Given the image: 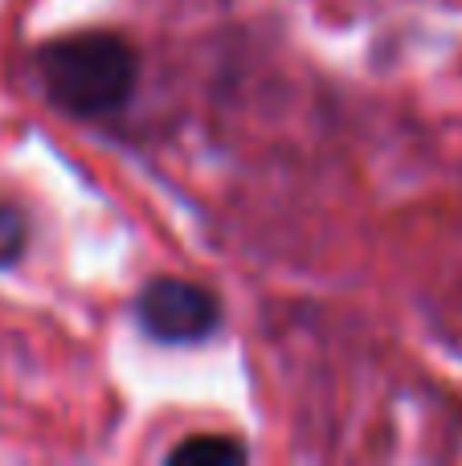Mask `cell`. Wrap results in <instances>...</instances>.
<instances>
[{"label": "cell", "instance_id": "obj_1", "mask_svg": "<svg viewBox=\"0 0 462 466\" xmlns=\"http://www.w3.org/2000/svg\"><path fill=\"white\" fill-rule=\"evenodd\" d=\"M45 95L78 119L119 111L136 90V49L106 29H82L54 37L33 54Z\"/></svg>", "mask_w": 462, "mask_h": 466}, {"label": "cell", "instance_id": "obj_2", "mask_svg": "<svg viewBox=\"0 0 462 466\" xmlns=\"http://www.w3.org/2000/svg\"><path fill=\"white\" fill-rule=\"evenodd\" d=\"M136 319L160 344H196L217 331L221 307L213 290L188 279H152L136 295Z\"/></svg>", "mask_w": 462, "mask_h": 466}, {"label": "cell", "instance_id": "obj_3", "mask_svg": "<svg viewBox=\"0 0 462 466\" xmlns=\"http://www.w3.org/2000/svg\"><path fill=\"white\" fill-rule=\"evenodd\" d=\"M242 459H246V446L226 434L185 438V442L172 446V454H168V462H242Z\"/></svg>", "mask_w": 462, "mask_h": 466}, {"label": "cell", "instance_id": "obj_4", "mask_svg": "<svg viewBox=\"0 0 462 466\" xmlns=\"http://www.w3.org/2000/svg\"><path fill=\"white\" fill-rule=\"evenodd\" d=\"M25 246H29V221L16 205L0 201V270L21 262Z\"/></svg>", "mask_w": 462, "mask_h": 466}]
</instances>
